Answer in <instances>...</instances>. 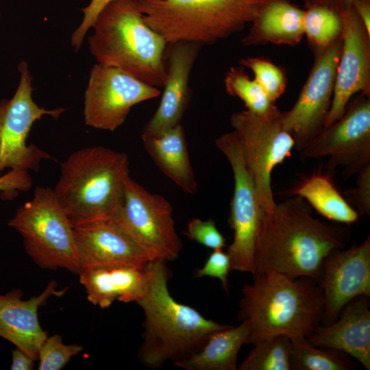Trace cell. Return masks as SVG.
Masks as SVG:
<instances>
[{"label":"cell","instance_id":"obj_1","mask_svg":"<svg viewBox=\"0 0 370 370\" xmlns=\"http://www.w3.org/2000/svg\"><path fill=\"white\" fill-rule=\"evenodd\" d=\"M349 239L345 227L317 219L302 198L293 195L263 215L253 275L276 272L318 281L325 258L345 248Z\"/></svg>","mask_w":370,"mask_h":370},{"label":"cell","instance_id":"obj_20","mask_svg":"<svg viewBox=\"0 0 370 370\" xmlns=\"http://www.w3.org/2000/svg\"><path fill=\"white\" fill-rule=\"evenodd\" d=\"M360 295L348 302L330 324H319L307 337L313 345L341 351L370 369V300Z\"/></svg>","mask_w":370,"mask_h":370},{"label":"cell","instance_id":"obj_12","mask_svg":"<svg viewBox=\"0 0 370 370\" xmlns=\"http://www.w3.org/2000/svg\"><path fill=\"white\" fill-rule=\"evenodd\" d=\"M160 93L157 87L120 69L97 63L91 69L85 91V123L113 132L125 122L132 107Z\"/></svg>","mask_w":370,"mask_h":370},{"label":"cell","instance_id":"obj_40","mask_svg":"<svg viewBox=\"0 0 370 370\" xmlns=\"http://www.w3.org/2000/svg\"><path fill=\"white\" fill-rule=\"evenodd\" d=\"M254 1H256L259 4H262V3H264L267 2V1H272V0H254ZM288 1H291V0H288Z\"/></svg>","mask_w":370,"mask_h":370},{"label":"cell","instance_id":"obj_18","mask_svg":"<svg viewBox=\"0 0 370 370\" xmlns=\"http://www.w3.org/2000/svg\"><path fill=\"white\" fill-rule=\"evenodd\" d=\"M201 46L190 42L167 44L163 93L156 111L143 127L141 136L156 134L181 123L190 98V72Z\"/></svg>","mask_w":370,"mask_h":370},{"label":"cell","instance_id":"obj_25","mask_svg":"<svg viewBox=\"0 0 370 370\" xmlns=\"http://www.w3.org/2000/svg\"><path fill=\"white\" fill-rule=\"evenodd\" d=\"M307 201L325 218L342 224L357 222L360 215L336 189L329 175L314 173L290 191Z\"/></svg>","mask_w":370,"mask_h":370},{"label":"cell","instance_id":"obj_27","mask_svg":"<svg viewBox=\"0 0 370 370\" xmlns=\"http://www.w3.org/2000/svg\"><path fill=\"white\" fill-rule=\"evenodd\" d=\"M304 16V36L314 54L326 49L342 36V14L323 5L305 6Z\"/></svg>","mask_w":370,"mask_h":370},{"label":"cell","instance_id":"obj_13","mask_svg":"<svg viewBox=\"0 0 370 370\" xmlns=\"http://www.w3.org/2000/svg\"><path fill=\"white\" fill-rule=\"evenodd\" d=\"M302 160L329 157L328 168L347 177L370 164V97L360 93L343 115L323 129L301 151Z\"/></svg>","mask_w":370,"mask_h":370},{"label":"cell","instance_id":"obj_9","mask_svg":"<svg viewBox=\"0 0 370 370\" xmlns=\"http://www.w3.org/2000/svg\"><path fill=\"white\" fill-rule=\"evenodd\" d=\"M20 81L14 96L0 101V176L6 169L37 171L42 160L53 159L27 138L33 124L43 116L57 119L63 108L47 110L33 100L32 75L26 62L18 65Z\"/></svg>","mask_w":370,"mask_h":370},{"label":"cell","instance_id":"obj_38","mask_svg":"<svg viewBox=\"0 0 370 370\" xmlns=\"http://www.w3.org/2000/svg\"><path fill=\"white\" fill-rule=\"evenodd\" d=\"M352 7L370 36V0H355Z\"/></svg>","mask_w":370,"mask_h":370},{"label":"cell","instance_id":"obj_7","mask_svg":"<svg viewBox=\"0 0 370 370\" xmlns=\"http://www.w3.org/2000/svg\"><path fill=\"white\" fill-rule=\"evenodd\" d=\"M8 225L23 238L26 252L38 267L79 273L73 226L53 189L37 186Z\"/></svg>","mask_w":370,"mask_h":370},{"label":"cell","instance_id":"obj_21","mask_svg":"<svg viewBox=\"0 0 370 370\" xmlns=\"http://www.w3.org/2000/svg\"><path fill=\"white\" fill-rule=\"evenodd\" d=\"M148 263L143 266L89 268L80 272L79 281L85 288L88 300L102 309L109 308L116 300L124 303L136 302L147 290Z\"/></svg>","mask_w":370,"mask_h":370},{"label":"cell","instance_id":"obj_37","mask_svg":"<svg viewBox=\"0 0 370 370\" xmlns=\"http://www.w3.org/2000/svg\"><path fill=\"white\" fill-rule=\"evenodd\" d=\"M12 370H32L34 366L33 358L29 356L22 350L16 347L12 352Z\"/></svg>","mask_w":370,"mask_h":370},{"label":"cell","instance_id":"obj_16","mask_svg":"<svg viewBox=\"0 0 370 370\" xmlns=\"http://www.w3.org/2000/svg\"><path fill=\"white\" fill-rule=\"evenodd\" d=\"M341 14L342 49L324 128L343 115L356 94L370 96V36L353 7Z\"/></svg>","mask_w":370,"mask_h":370},{"label":"cell","instance_id":"obj_22","mask_svg":"<svg viewBox=\"0 0 370 370\" xmlns=\"http://www.w3.org/2000/svg\"><path fill=\"white\" fill-rule=\"evenodd\" d=\"M304 10L288 0H272L260 5L242 39L245 46L266 44L295 46L304 36Z\"/></svg>","mask_w":370,"mask_h":370},{"label":"cell","instance_id":"obj_34","mask_svg":"<svg viewBox=\"0 0 370 370\" xmlns=\"http://www.w3.org/2000/svg\"><path fill=\"white\" fill-rule=\"evenodd\" d=\"M356 186L344 192L347 201L359 215L370 214V164L358 173Z\"/></svg>","mask_w":370,"mask_h":370},{"label":"cell","instance_id":"obj_29","mask_svg":"<svg viewBox=\"0 0 370 370\" xmlns=\"http://www.w3.org/2000/svg\"><path fill=\"white\" fill-rule=\"evenodd\" d=\"M223 82L227 93L239 98L244 103L246 110L260 116L278 110L258 82L251 79L243 67H231Z\"/></svg>","mask_w":370,"mask_h":370},{"label":"cell","instance_id":"obj_24","mask_svg":"<svg viewBox=\"0 0 370 370\" xmlns=\"http://www.w3.org/2000/svg\"><path fill=\"white\" fill-rule=\"evenodd\" d=\"M250 333L247 321L219 330L210 335L203 347L177 367L186 370H237V358Z\"/></svg>","mask_w":370,"mask_h":370},{"label":"cell","instance_id":"obj_14","mask_svg":"<svg viewBox=\"0 0 370 370\" xmlns=\"http://www.w3.org/2000/svg\"><path fill=\"white\" fill-rule=\"evenodd\" d=\"M342 44L341 36L326 49L314 54L313 66L296 102L289 110L280 112L281 123L299 151L324 128Z\"/></svg>","mask_w":370,"mask_h":370},{"label":"cell","instance_id":"obj_5","mask_svg":"<svg viewBox=\"0 0 370 370\" xmlns=\"http://www.w3.org/2000/svg\"><path fill=\"white\" fill-rule=\"evenodd\" d=\"M88 38L98 63L120 69L155 87L164 84L165 40L144 21L138 0H112L99 13Z\"/></svg>","mask_w":370,"mask_h":370},{"label":"cell","instance_id":"obj_2","mask_svg":"<svg viewBox=\"0 0 370 370\" xmlns=\"http://www.w3.org/2000/svg\"><path fill=\"white\" fill-rule=\"evenodd\" d=\"M166 262L156 260L148 263L147 290L136 301L145 316L138 358L152 369L166 362L175 365L185 360L199 352L211 334L230 326L208 319L176 301L168 288L170 273Z\"/></svg>","mask_w":370,"mask_h":370},{"label":"cell","instance_id":"obj_41","mask_svg":"<svg viewBox=\"0 0 370 370\" xmlns=\"http://www.w3.org/2000/svg\"><path fill=\"white\" fill-rule=\"evenodd\" d=\"M0 16H1V13H0Z\"/></svg>","mask_w":370,"mask_h":370},{"label":"cell","instance_id":"obj_11","mask_svg":"<svg viewBox=\"0 0 370 370\" xmlns=\"http://www.w3.org/2000/svg\"><path fill=\"white\" fill-rule=\"evenodd\" d=\"M114 219L153 260L173 261L179 257L183 245L171 204L146 190L130 175L125 182L121 208Z\"/></svg>","mask_w":370,"mask_h":370},{"label":"cell","instance_id":"obj_33","mask_svg":"<svg viewBox=\"0 0 370 370\" xmlns=\"http://www.w3.org/2000/svg\"><path fill=\"white\" fill-rule=\"evenodd\" d=\"M231 271L230 258L223 249H213L204 266L195 273V278L210 277L218 279L225 291H229L227 275Z\"/></svg>","mask_w":370,"mask_h":370},{"label":"cell","instance_id":"obj_23","mask_svg":"<svg viewBox=\"0 0 370 370\" xmlns=\"http://www.w3.org/2000/svg\"><path fill=\"white\" fill-rule=\"evenodd\" d=\"M141 138L147 153L161 172L184 193L195 195L198 186L182 124Z\"/></svg>","mask_w":370,"mask_h":370},{"label":"cell","instance_id":"obj_3","mask_svg":"<svg viewBox=\"0 0 370 370\" xmlns=\"http://www.w3.org/2000/svg\"><path fill=\"white\" fill-rule=\"evenodd\" d=\"M241 289L238 319L247 321L245 344L277 334L307 337L321 323L323 299L317 280L276 272L253 275Z\"/></svg>","mask_w":370,"mask_h":370},{"label":"cell","instance_id":"obj_28","mask_svg":"<svg viewBox=\"0 0 370 370\" xmlns=\"http://www.w3.org/2000/svg\"><path fill=\"white\" fill-rule=\"evenodd\" d=\"M252 345L238 365V370H291V340L288 336H269Z\"/></svg>","mask_w":370,"mask_h":370},{"label":"cell","instance_id":"obj_15","mask_svg":"<svg viewBox=\"0 0 370 370\" xmlns=\"http://www.w3.org/2000/svg\"><path fill=\"white\" fill-rule=\"evenodd\" d=\"M317 282L323 299L321 325L334 322L355 297H370V236L358 245L330 254L323 262Z\"/></svg>","mask_w":370,"mask_h":370},{"label":"cell","instance_id":"obj_32","mask_svg":"<svg viewBox=\"0 0 370 370\" xmlns=\"http://www.w3.org/2000/svg\"><path fill=\"white\" fill-rule=\"evenodd\" d=\"M185 235L188 239L212 250L223 249L226 246L225 237L212 219L204 221L198 218L192 219L187 224Z\"/></svg>","mask_w":370,"mask_h":370},{"label":"cell","instance_id":"obj_30","mask_svg":"<svg viewBox=\"0 0 370 370\" xmlns=\"http://www.w3.org/2000/svg\"><path fill=\"white\" fill-rule=\"evenodd\" d=\"M240 62L253 71L254 79L273 103L285 92L287 85L285 72L269 60L253 57L243 58Z\"/></svg>","mask_w":370,"mask_h":370},{"label":"cell","instance_id":"obj_17","mask_svg":"<svg viewBox=\"0 0 370 370\" xmlns=\"http://www.w3.org/2000/svg\"><path fill=\"white\" fill-rule=\"evenodd\" d=\"M73 230L79 273L92 267L143 266L153 260L114 219L74 226Z\"/></svg>","mask_w":370,"mask_h":370},{"label":"cell","instance_id":"obj_6","mask_svg":"<svg viewBox=\"0 0 370 370\" xmlns=\"http://www.w3.org/2000/svg\"><path fill=\"white\" fill-rule=\"evenodd\" d=\"M145 22L167 44L212 45L242 31L261 4L254 0H138Z\"/></svg>","mask_w":370,"mask_h":370},{"label":"cell","instance_id":"obj_39","mask_svg":"<svg viewBox=\"0 0 370 370\" xmlns=\"http://www.w3.org/2000/svg\"><path fill=\"white\" fill-rule=\"evenodd\" d=\"M355 0H304L305 6L309 5H323L336 10L341 14L351 8Z\"/></svg>","mask_w":370,"mask_h":370},{"label":"cell","instance_id":"obj_36","mask_svg":"<svg viewBox=\"0 0 370 370\" xmlns=\"http://www.w3.org/2000/svg\"><path fill=\"white\" fill-rule=\"evenodd\" d=\"M111 1L91 0L86 7L82 9L83 20L71 36V45L75 51L80 49L87 32L92 27L99 13Z\"/></svg>","mask_w":370,"mask_h":370},{"label":"cell","instance_id":"obj_19","mask_svg":"<svg viewBox=\"0 0 370 370\" xmlns=\"http://www.w3.org/2000/svg\"><path fill=\"white\" fill-rule=\"evenodd\" d=\"M56 287V282L51 280L42 293L26 300L20 289L0 295V336L35 360L47 337L39 323L38 308L51 296L64 294V290L57 291Z\"/></svg>","mask_w":370,"mask_h":370},{"label":"cell","instance_id":"obj_4","mask_svg":"<svg viewBox=\"0 0 370 370\" xmlns=\"http://www.w3.org/2000/svg\"><path fill=\"white\" fill-rule=\"evenodd\" d=\"M130 175L126 153L103 146L82 148L60 163L53 189L73 226L114 219Z\"/></svg>","mask_w":370,"mask_h":370},{"label":"cell","instance_id":"obj_10","mask_svg":"<svg viewBox=\"0 0 370 370\" xmlns=\"http://www.w3.org/2000/svg\"><path fill=\"white\" fill-rule=\"evenodd\" d=\"M280 112L278 110L260 116L244 110L233 113L230 119L242 143L264 214L276 205L271 188L272 172L291 156L295 147L293 138L281 123Z\"/></svg>","mask_w":370,"mask_h":370},{"label":"cell","instance_id":"obj_35","mask_svg":"<svg viewBox=\"0 0 370 370\" xmlns=\"http://www.w3.org/2000/svg\"><path fill=\"white\" fill-rule=\"evenodd\" d=\"M32 186V180L28 171L10 170L0 176V193L3 199H12L19 192H27Z\"/></svg>","mask_w":370,"mask_h":370},{"label":"cell","instance_id":"obj_8","mask_svg":"<svg viewBox=\"0 0 370 370\" xmlns=\"http://www.w3.org/2000/svg\"><path fill=\"white\" fill-rule=\"evenodd\" d=\"M215 145L228 160L234 177L228 219L234 238L226 251L230 258L231 271L253 275L256 243L264 215L254 178L247 164L242 143L234 130L219 136Z\"/></svg>","mask_w":370,"mask_h":370},{"label":"cell","instance_id":"obj_31","mask_svg":"<svg viewBox=\"0 0 370 370\" xmlns=\"http://www.w3.org/2000/svg\"><path fill=\"white\" fill-rule=\"evenodd\" d=\"M82 349L81 345L77 344H64L59 334L47 336L39 350L38 369L60 370L73 356L80 353Z\"/></svg>","mask_w":370,"mask_h":370},{"label":"cell","instance_id":"obj_26","mask_svg":"<svg viewBox=\"0 0 370 370\" xmlns=\"http://www.w3.org/2000/svg\"><path fill=\"white\" fill-rule=\"evenodd\" d=\"M291 370H348L354 367L351 357L334 349L317 347L306 337H290Z\"/></svg>","mask_w":370,"mask_h":370}]
</instances>
